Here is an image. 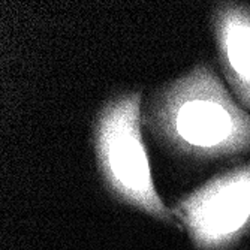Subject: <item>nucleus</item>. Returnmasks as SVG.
I'll return each mask as SVG.
<instances>
[{
  "label": "nucleus",
  "mask_w": 250,
  "mask_h": 250,
  "mask_svg": "<svg viewBox=\"0 0 250 250\" xmlns=\"http://www.w3.org/2000/svg\"><path fill=\"white\" fill-rule=\"evenodd\" d=\"M208 22L225 81L237 102L250 112V5L216 2Z\"/></svg>",
  "instance_id": "nucleus-4"
},
{
  "label": "nucleus",
  "mask_w": 250,
  "mask_h": 250,
  "mask_svg": "<svg viewBox=\"0 0 250 250\" xmlns=\"http://www.w3.org/2000/svg\"><path fill=\"white\" fill-rule=\"evenodd\" d=\"M171 211L196 250H228L250 229V162L208 178Z\"/></svg>",
  "instance_id": "nucleus-3"
},
{
  "label": "nucleus",
  "mask_w": 250,
  "mask_h": 250,
  "mask_svg": "<svg viewBox=\"0 0 250 250\" xmlns=\"http://www.w3.org/2000/svg\"><path fill=\"white\" fill-rule=\"evenodd\" d=\"M92 148L105 190L116 201L168 225L175 223L159 195L143 136V90L108 98L92 123Z\"/></svg>",
  "instance_id": "nucleus-2"
},
{
  "label": "nucleus",
  "mask_w": 250,
  "mask_h": 250,
  "mask_svg": "<svg viewBox=\"0 0 250 250\" xmlns=\"http://www.w3.org/2000/svg\"><path fill=\"white\" fill-rule=\"evenodd\" d=\"M143 125L162 150L186 162L250 153V112L206 62L150 92Z\"/></svg>",
  "instance_id": "nucleus-1"
}]
</instances>
